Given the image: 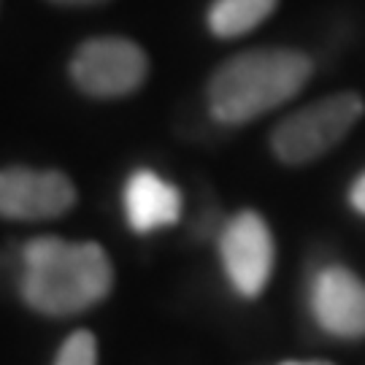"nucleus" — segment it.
<instances>
[{"label":"nucleus","mask_w":365,"mask_h":365,"mask_svg":"<svg viewBox=\"0 0 365 365\" xmlns=\"http://www.w3.org/2000/svg\"><path fill=\"white\" fill-rule=\"evenodd\" d=\"M19 298L43 317H73L103 303L114 287V265L95 241L38 235L22 247Z\"/></svg>","instance_id":"f257e3e1"},{"label":"nucleus","mask_w":365,"mask_h":365,"mask_svg":"<svg viewBox=\"0 0 365 365\" xmlns=\"http://www.w3.org/2000/svg\"><path fill=\"white\" fill-rule=\"evenodd\" d=\"M314 73L312 57L287 46H262L230 57L206 87L209 114L220 125H247L282 108Z\"/></svg>","instance_id":"f03ea898"},{"label":"nucleus","mask_w":365,"mask_h":365,"mask_svg":"<svg viewBox=\"0 0 365 365\" xmlns=\"http://www.w3.org/2000/svg\"><path fill=\"white\" fill-rule=\"evenodd\" d=\"M365 111L357 92H336L284 117L271 133V149L284 165H309L339 146Z\"/></svg>","instance_id":"7ed1b4c3"},{"label":"nucleus","mask_w":365,"mask_h":365,"mask_svg":"<svg viewBox=\"0 0 365 365\" xmlns=\"http://www.w3.org/2000/svg\"><path fill=\"white\" fill-rule=\"evenodd\" d=\"M149 57L130 38L101 36L78 46L71 57V81L90 98H128L144 87Z\"/></svg>","instance_id":"20e7f679"},{"label":"nucleus","mask_w":365,"mask_h":365,"mask_svg":"<svg viewBox=\"0 0 365 365\" xmlns=\"http://www.w3.org/2000/svg\"><path fill=\"white\" fill-rule=\"evenodd\" d=\"M220 260L241 298L262 295L274 274L276 244L268 222L257 211H238L222 225Z\"/></svg>","instance_id":"39448f33"},{"label":"nucleus","mask_w":365,"mask_h":365,"mask_svg":"<svg viewBox=\"0 0 365 365\" xmlns=\"http://www.w3.org/2000/svg\"><path fill=\"white\" fill-rule=\"evenodd\" d=\"M76 206V187L63 170L0 168V217L14 222L57 220Z\"/></svg>","instance_id":"423d86ee"},{"label":"nucleus","mask_w":365,"mask_h":365,"mask_svg":"<svg viewBox=\"0 0 365 365\" xmlns=\"http://www.w3.org/2000/svg\"><path fill=\"white\" fill-rule=\"evenodd\" d=\"M309 306L317 325L336 339H365V282L344 265L314 276Z\"/></svg>","instance_id":"0eeeda50"},{"label":"nucleus","mask_w":365,"mask_h":365,"mask_svg":"<svg viewBox=\"0 0 365 365\" xmlns=\"http://www.w3.org/2000/svg\"><path fill=\"white\" fill-rule=\"evenodd\" d=\"M125 220L135 233H155L163 227H173L182 220L184 200L179 187L149 168L133 170L122 190Z\"/></svg>","instance_id":"6e6552de"},{"label":"nucleus","mask_w":365,"mask_h":365,"mask_svg":"<svg viewBox=\"0 0 365 365\" xmlns=\"http://www.w3.org/2000/svg\"><path fill=\"white\" fill-rule=\"evenodd\" d=\"M279 0H214L206 14L217 38H241L276 11Z\"/></svg>","instance_id":"1a4fd4ad"},{"label":"nucleus","mask_w":365,"mask_h":365,"mask_svg":"<svg viewBox=\"0 0 365 365\" xmlns=\"http://www.w3.org/2000/svg\"><path fill=\"white\" fill-rule=\"evenodd\" d=\"M54 365H98V341L90 330L71 333L57 349Z\"/></svg>","instance_id":"9d476101"},{"label":"nucleus","mask_w":365,"mask_h":365,"mask_svg":"<svg viewBox=\"0 0 365 365\" xmlns=\"http://www.w3.org/2000/svg\"><path fill=\"white\" fill-rule=\"evenodd\" d=\"M349 203L354 206L357 214H363L365 217V173H360L352 184V192H349Z\"/></svg>","instance_id":"9b49d317"},{"label":"nucleus","mask_w":365,"mask_h":365,"mask_svg":"<svg viewBox=\"0 0 365 365\" xmlns=\"http://www.w3.org/2000/svg\"><path fill=\"white\" fill-rule=\"evenodd\" d=\"M54 6H101L106 0H49Z\"/></svg>","instance_id":"f8f14e48"},{"label":"nucleus","mask_w":365,"mask_h":365,"mask_svg":"<svg viewBox=\"0 0 365 365\" xmlns=\"http://www.w3.org/2000/svg\"><path fill=\"white\" fill-rule=\"evenodd\" d=\"M282 365H330V363H322V360H312V363H298V360H289V363H282Z\"/></svg>","instance_id":"ddd939ff"}]
</instances>
